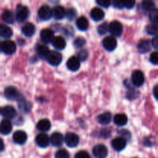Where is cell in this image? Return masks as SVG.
<instances>
[{"instance_id":"obj_1","label":"cell","mask_w":158,"mask_h":158,"mask_svg":"<svg viewBox=\"0 0 158 158\" xmlns=\"http://www.w3.org/2000/svg\"><path fill=\"white\" fill-rule=\"evenodd\" d=\"M108 31L112 34V36L119 37L123 33V26L118 21H113L108 25Z\"/></svg>"},{"instance_id":"obj_2","label":"cell","mask_w":158,"mask_h":158,"mask_svg":"<svg viewBox=\"0 0 158 158\" xmlns=\"http://www.w3.org/2000/svg\"><path fill=\"white\" fill-rule=\"evenodd\" d=\"M46 60L50 65L56 66L61 63L63 56H62L61 53H60L57 51H50Z\"/></svg>"},{"instance_id":"obj_3","label":"cell","mask_w":158,"mask_h":158,"mask_svg":"<svg viewBox=\"0 0 158 158\" xmlns=\"http://www.w3.org/2000/svg\"><path fill=\"white\" fill-rule=\"evenodd\" d=\"M4 95L6 98L9 100H19L22 97L18 89L14 86L6 87L4 90Z\"/></svg>"},{"instance_id":"obj_4","label":"cell","mask_w":158,"mask_h":158,"mask_svg":"<svg viewBox=\"0 0 158 158\" xmlns=\"http://www.w3.org/2000/svg\"><path fill=\"white\" fill-rule=\"evenodd\" d=\"M64 141L69 148H76L79 144L80 138H79V136L77 134L69 132L67 133L65 136Z\"/></svg>"},{"instance_id":"obj_5","label":"cell","mask_w":158,"mask_h":158,"mask_svg":"<svg viewBox=\"0 0 158 158\" xmlns=\"http://www.w3.org/2000/svg\"><path fill=\"white\" fill-rule=\"evenodd\" d=\"M131 81L134 86L137 87H140L142 85H143L145 82V77L143 72L140 70H135L132 73L131 77Z\"/></svg>"},{"instance_id":"obj_6","label":"cell","mask_w":158,"mask_h":158,"mask_svg":"<svg viewBox=\"0 0 158 158\" xmlns=\"http://www.w3.org/2000/svg\"><path fill=\"white\" fill-rule=\"evenodd\" d=\"M2 51L6 55H12L16 51V45L12 40H6L2 43Z\"/></svg>"},{"instance_id":"obj_7","label":"cell","mask_w":158,"mask_h":158,"mask_svg":"<svg viewBox=\"0 0 158 158\" xmlns=\"http://www.w3.org/2000/svg\"><path fill=\"white\" fill-rule=\"evenodd\" d=\"M29 15V11L27 7L24 6H19L17 7L16 14H15V18L16 20L19 23L26 21Z\"/></svg>"},{"instance_id":"obj_8","label":"cell","mask_w":158,"mask_h":158,"mask_svg":"<svg viewBox=\"0 0 158 158\" xmlns=\"http://www.w3.org/2000/svg\"><path fill=\"white\" fill-rule=\"evenodd\" d=\"M0 114L6 120H12L16 116V110L15 108L12 106H6L0 107Z\"/></svg>"},{"instance_id":"obj_9","label":"cell","mask_w":158,"mask_h":158,"mask_svg":"<svg viewBox=\"0 0 158 158\" xmlns=\"http://www.w3.org/2000/svg\"><path fill=\"white\" fill-rule=\"evenodd\" d=\"M38 15L40 19L47 21L52 17V11L48 6H43L39 9Z\"/></svg>"},{"instance_id":"obj_10","label":"cell","mask_w":158,"mask_h":158,"mask_svg":"<svg viewBox=\"0 0 158 158\" xmlns=\"http://www.w3.org/2000/svg\"><path fill=\"white\" fill-rule=\"evenodd\" d=\"M117 42L115 37L110 35V36L105 37L103 40V46L106 50L114 51L117 48Z\"/></svg>"},{"instance_id":"obj_11","label":"cell","mask_w":158,"mask_h":158,"mask_svg":"<svg viewBox=\"0 0 158 158\" xmlns=\"http://www.w3.org/2000/svg\"><path fill=\"white\" fill-rule=\"evenodd\" d=\"M93 154L96 158H106L108 155V150L103 144H98L93 149Z\"/></svg>"},{"instance_id":"obj_12","label":"cell","mask_w":158,"mask_h":158,"mask_svg":"<svg viewBox=\"0 0 158 158\" xmlns=\"http://www.w3.org/2000/svg\"><path fill=\"white\" fill-rule=\"evenodd\" d=\"M54 38V32L50 29H44L40 32V39L43 43H49Z\"/></svg>"},{"instance_id":"obj_13","label":"cell","mask_w":158,"mask_h":158,"mask_svg":"<svg viewBox=\"0 0 158 158\" xmlns=\"http://www.w3.org/2000/svg\"><path fill=\"white\" fill-rule=\"evenodd\" d=\"M127 140L124 137H116L112 141V147L115 151H121L126 148Z\"/></svg>"},{"instance_id":"obj_14","label":"cell","mask_w":158,"mask_h":158,"mask_svg":"<svg viewBox=\"0 0 158 158\" xmlns=\"http://www.w3.org/2000/svg\"><path fill=\"white\" fill-rule=\"evenodd\" d=\"M13 141L17 144H24L27 140V134L23 131H15L13 134Z\"/></svg>"},{"instance_id":"obj_15","label":"cell","mask_w":158,"mask_h":158,"mask_svg":"<svg viewBox=\"0 0 158 158\" xmlns=\"http://www.w3.org/2000/svg\"><path fill=\"white\" fill-rule=\"evenodd\" d=\"M35 142H36V144L40 148H46L49 146V143H50V140H49V137L46 134H40L37 135L36 138H35Z\"/></svg>"},{"instance_id":"obj_16","label":"cell","mask_w":158,"mask_h":158,"mask_svg":"<svg viewBox=\"0 0 158 158\" xmlns=\"http://www.w3.org/2000/svg\"><path fill=\"white\" fill-rule=\"evenodd\" d=\"M52 44L53 46V47L55 49H59V50H62V49H64L66 46V43L65 39L63 36H54L53 40H52Z\"/></svg>"},{"instance_id":"obj_17","label":"cell","mask_w":158,"mask_h":158,"mask_svg":"<svg viewBox=\"0 0 158 158\" xmlns=\"http://www.w3.org/2000/svg\"><path fill=\"white\" fill-rule=\"evenodd\" d=\"M66 66L71 71H77L80 67V61L77 56H72L67 60Z\"/></svg>"},{"instance_id":"obj_18","label":"cell","mask_w":158,"mask_h":158,"mask_svg":"<svg viewBox=\"0 0 158 158\" xmlns=\"http://www.w3.org/2000/svg\"><path fill=\"white\" fill-rule=\"evenodd\" d=\"M12 130V124L10 120H3L0 123V134L3 135H8Z\"/></svg>"},{"instance_id":"obj_19","label":"cell","mask_w":158,"mask_h":158,"mask_svg":"<svg viewBox=\"0 0 158 158\" xmlns=\"http://www.w3.org/2000/svg\"><path fill=\"white\" fill-rule=\"evenodd\" d=\"M49 140H50V142L52 143V144L53 145L54 147L59 148V147L62 146V144L63 143L64 137H63V134H60V133L55 132L52 134L51 138L49 139Z\"/></svg>"},{"instance_id":"obj_20","label":"cell","mask_w":158,"mask_h":158,"mask_svg":"<svg viewBox=\"0 0 158 158\" xmlns=\"http://www.w3.org/2000/svg\"><path fill=\"white\" fill-rule=\"evenodd\" d=\"M52 16L56 20H61L66 17V9L61 6H56L52 9Z\"/></svg>"},{"instance_id":"obj_21","label":"cell","mask_w":158,"mask_h":158,"mask_svg":"<svg viewBox=\"0 0 158 158\" xmlns=\"http://www.w3.org/2000/svg\"><path fill=\"white\" fill-rule=\"evenodd\" d=\"M105 16V13L103 11V9L99 7H95L91 10L90 12V17L94 21H100L103 19Z\"/></svg>"},{"instance_id":"obj_22","label":"cell","mask_w":158,"mask_h":158,"mask_svg":"<svg viewBox=\"0 0 158 158\" xmlns=\"http://www.w3.org/2000/svg\"><path fill=\"white\" fill-rule=\"evenodd\" d=\"M35 27L32 23H28L22 28V32L26 37H32L35 34Z\"/></svg>"},{"instance_id":"obj_23","label":"cell","mask_w":158,"mask_h":158,"mask_svg":"<svg viewBox=\"0 0 158 158\" xmlns=\"http://www.w3.org/2000/svg\"><path fill=\"white\" fill-rule=\"evenodd\" d=\"M12 29L7 25L0 24V37L4 39H10L12 36Z\"/></svg>"},{"instance_id":"obj_24","label":"cell","mask_w":158,"mask_h":158,"mask_svg":"<svg viewBox=\"0 0 158 158\" xmlns=\"http://www.w3.org/2000/svg\"><path fill=\"white\" fill-rule=\"evenodd\" d=\"M128 118L127 116L124 114H116L114 118V122L117 126L122 127L124 126L127 123Z\"/></svg>"},{"instance_id":"obj_25","label":"cell","mask_w":158,"mask_h":158,"mask_svg":"<svg viewBox=\"0 0 158 158\" xmlns=\"http://www.w3.org/2000/svg\"><path fill=\"white\" fill-rule=\"evenodd\" d=\"M36 127L39 131H42V132H46V131H49L50 130L51 123L47 119H42L38 122Z\"/></svg>"},{"instance_id":"obj_26","label":"cell","mask_w":158,"mask_h":158,"mask_svg":"<svg viewBox=\"0 0 158 158\" xmlns=\"http://www.w3.org/2000/svg\"><path fill=\"white\" fill-rule=\"evenodd\" d=\"M77 27L79 30L80 31H86L89 28V22H88L87 19L86 17L81 16L77 20Z\"/></svg>"},{"instance_id":"obj_27","label":"cell","mask_w":158,"mask_h":158,"mask_svg":"<svg viewBox=\"0 0 158 158\" xmlns=\"http://www.w3.org/2000/svg\"><path fill=\"white\" fill-rule=\"evenodd\" d=\"M137 49L140 53H146L151 49V42L148 40H143L139 42Z\"/></svg>"},{"instance_id":"obj_28","label":"cell","mask_w":158,"mask_h":158,"mask_svg":"<svg viewBox=\"0 0 158 158\" xmlns=\"http://www.w3.org/2000/svg\"><path fill=\"white\" fill-rule=\"evenodd\" d=\"M111 118H112V116H111L110 113L104 112L100 114V115H99L97 117V120L98 123H100V124L107 125L110 123Z\"/></svg>"},{"instance_id":"obj_29","label":"cell","mask_w":158,"mask_h":158,"mask_svg":"<svg viewBox=\"0 0 158 158\" xmlns=\"http://www.w3.org/2000/svg\"><path fill=\"white\" fill-rule=\"evenodd\" d=\"M36 51L37 53L39 54V56H40L41 58L45 59V60H46L48 54L50 52L49 48L46 46H45V45H38L36 47Z\"/></svg>"},{"instance_id":"obj_30","label":"cell","mask_w":158,"mask_h":158,"mask_svg":"<svg viewBox=\"0 0 158 158\" xmlns=\"http://www.w3.org/2000/svg\"><path fill=\"white\" fill-rule=\"evenodd\" d=\"M2 19L8 24H12L15 21V15L10 10H5L2 13Z\"/></svg>"},{"instance_id":"obj_31","label":"cell","mask_w":158,"mask_h":158,"mask_svg":"<svg viewBox=\"0 0 158 158\" xmlns=\"http://www.w3.org/2000/svg\"><path fill=\"white\" fill-rule=\"evenodd\" d=\"M19 101V107L23 112H29L31 109V103L29 102L26 101L25 99H23V97L18 100Z\"/></svg>"},{"instance_id":"obj_32","label":"cell","mask_w":158,"mask_h":158,"mask_svg":"<svg viewBox=\"0 0 158 158\" xmlns=\"http://www.w3.org/2000/svg\"><path fill=\"white\" fill-rule=\"evenodd\" d=\"M142 8L144 11H149V12H151L152 10L155 9V4L154 2L151 1H143L142 2Z\"/></svg>"},{"instance_id":"obj_33","label":"cell","mask_w":158,"mask_h":158,"mask_svg":"<svg viewBox=\"0 0 158 158\" xmlns=\"http://www.w3.org/2000/svg\"><path fill=\"white\" fill-rule=\"evenodd\" d=\"M77 16V11L73 8H69L66 10V17L71 21V20H73Z\"/></svg>"},{"instance_id":"obj_34","label":"cell","mask_w":158,"mask_h":158,"mask_svg":"<svg viewBox=\"0 0 158 158\" xmlns=\"http://www.w3.org/2000/svg\"><path fill=\"white\" fill-rule=\"evenodd\" d=\"M158 11L157 9H154L151 12H150L149 18L151 22H152V24L157 25L158 23Z\"/></svg>"},{"instance_id":"obj_35","label":"cell","mask_w":158,"mask_h":158,"mask_svg":"<svg viewBox=\"0 0 158 158\" xmlns=\"http://www.w3.org/2000/svg\"><path fill=\"white\" fill-rule=\"evenodd\" d=\"M147 32L151 35H157V26L154 24L149 25L147 26Z\"/></svg>"},{"instance_id":"obj_36","label":"cell","mask_w":158,"mask_h":158,"mask_svg":"<svg viewBox=\"0 0 158 158\" xmlns=\"http://www.w3.org/2000/svg\"><path fill=\"white\" fill-rule=\"evenodd\" d=\"M55 158H69V154L66 150L60 149L56 153Z\"/></svg>"},{"instance_id":"obj_37","label":"cell","mask_w":158,"mask_h":158,"mask_svg":"<svg viewBox=\"0 0 158 158\" xmlns=\"http://www.w3.org/2000/svg\"><path fill=\"white\" fill-rule=\"evenodd\" d=\"M88 56H89L88 51L86 50V49H81L78 52V56H77V58L79 59L80 61H86L87 60Z\"/></svg>"},{"instance_id":"obj_38","label":"cell","mask_w":158,"mask_h":158,"mask_svg":"<svg viewBox=\"0 0 158 158\" xmlns=\"http://www.w3.org/2000/svg\"><path fill=\"white\" fill-rule=\"evenodd\" d=\"M97 31H98L100 35H104L108 32V24L106 23H102L101 25L98 26L97 28Z\"/></svg>"},{"instance_id":"obj_39","label":"cell","mask_w":158,"mask_h":158,"mask_svg":"<svg viewBox=\"0 0 158 158\" xmlns=\"http://www.w3.org/2000/svg\"><path fill=\"white\" fill-rule=\"evenodd\" d=\"M85 43H86V40H85L84 39L82 38V37H78V38H77L75 40H74L73 44L76 48L79 49V48L83 47V46L85 45Z\"/></svg>"},{"instance_id":"obj_40","label":"cell","mask_w":158,"mask_h":158,"mask_svg":"<svg viewBox=\"0 0 158 158\" xmlns=\"http://www.w3.org/2000/svg\"><path fill=\"white\" fill-rule=\"evenodd\" d=\"M150 62L154 65H157L158 63V53L157 51L152 52L150 56Z\"/></svg>"},{"instance_id":"obj_41","label":"cell","mask_w":158,"mask_h":158,"mask_svg":"<svg viewBox=\"0 0 158 158\" xmlns=\"http://www.w3.org/2000/svg\"><path fill=\"white\" fill-rule=\"evenodd\" d=\"M75 158H90V157L88 152L85 151H80L76 154Z\"/></svg>"},{"instance_id":"obj_42","label":"cell","mask_w":158,"mask_h":158,"mask_svg":"<svg viewBox=\"0 0 158 158\" xmlns=\"http://www.w3.org/2000/svg\"><path fill=\"white\" fill-rule=\"evenodd\" d=\"M113 5L117 9H121L124 8V1H123V0H114L113 2Z\"/></svg>"},{"instance_id":"obj_43","label":"cell","mask_w":158,"mask_h":158,"mask_svg":"<svg viewBox=\"0 0 158 158\" xmlns=\"http://www.w3.org/2000/svg\"><path fill=\"white\" fill-rule=\"evenodd\" d=\"M97 3L100 6H102V7L104 8H108L111 4L110 0H97Z\"/></svg>"},{"instance_id":"obj_44","label":"cell","mask_w":158,"mask_h":158,"mask_svg":"<svg viewBox=\"0 0 158 158\" xmlns=\"http://www.w3.org/2000/svg\"><path fill=\"white\" fill-rule=\"evenodd\" d=\"M134 6H135V1H133V0L124 1V7L127 8V9H132Z\"/></svg>"},{"instance_id":"obj_45","label":"cell","mask_w":158,"mask_h":158,"mask_svg":"<svg viewBox=\"0 0 158 158\" xmlns=\"http://www.w3.org/2000/svg\"><path fill=\"white\" fill-rule=\"evenodd\" d=\"M157 43H158V40L157 37L155 36L154 39L152 40V46H154L155 49H157Z\"/></svg>"},{"instance_id":"obj_46","label":"cell","mask_w":158,"mask_h":158,"mask_svg":"<svg viewBox=\"0 0 158 158\" xmlns=\"http://www.w3.org/2000/svg\"><path fill=\"white\" fill-rule=\"evenodd\" d=\"M4 148H5L4 142H3V140L0 138V152H2V151H3V150H4Z\"/></svg>"},{"instance_id":"obj_47","label":"cell","mask_w":158,"mask_h":158,"mask_svg":"<svg viewBox=\"0 0 158 158\" xmlns=\"http://www.w3.org/2000/svg\"><path fill=\"white\" fill-rule=\"evenodd\" d=\"M157 91H158V86H155L154 88V97L156 98V100H157Z\"/></svg>"},{"instance_id":"obj_48","label":"cell","mask_w":158,"mask_h":158,"mask_svg":"<svg viewBox=\"0 0 158 158\" xmlns=\"http://www.w3.org/2000/svg\"><path fill=\"white\" fill-rule=\"evenodd\" d=\"M1 51H2V43L0 42V52H1Z\"/></svg>"},{"instance_id":"obj_49","label":"cell","mask_w":158,"mask_h":158,"mask_svg":"<svg viewBox=\"0 0 158 158\" xmlns=\"http://www.w3.org/2000/svg\"><path fill=\"white\" fill-rule=\"evenodd\" d=\"M134 158H137V157H134Z\"/></svg>"}]
</instances>
